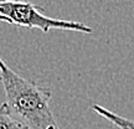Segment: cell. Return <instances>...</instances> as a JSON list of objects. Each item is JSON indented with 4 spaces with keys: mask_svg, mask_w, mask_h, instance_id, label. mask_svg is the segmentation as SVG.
<instances>
[{
    "mask_svg": "<svg viewBox=\"0 0 134 129\" xmlns=\"http://www.w3.org/2000/svg\"><path fill=\"white\" fill-rule=\"evenodd\" d=\"M0 21H5V23H8V20L5 19L4 16H1V15H0Z\"/></svg>",
    "mask_w": 134,
    "mask_h": 129,
    "instance_id": "cell-6",
    "label": "cell"
},
{
    "mask_svg": "<svg viewBox=\"0 0 134 129\" xmlns=\"http://www.w3.org/2000/svg\"><path fill=\"white\" fill-rule=\"evenodd\" d=\"M0 81L10 112L30 129H61L50 108L52 92L20 76L0 58Z\"/></svg>",
    "mask_w": 134,
    "mask_h": 129,
    "instance_id": "cell-1",
    "label": "cell"
},
{
    "mask_svg": "<svg viewBox=\"0 0 134 129\" xmlns=\"http://www.w3.org/2000/svg\"><path fill=\"white\" fill-rule=\"evenodd\" d=\"M8 1H29V0H0V4L1 3H8Z\"/></svg>",
    "mask_w": 134,
    "mask_h": 129,
    "instance_id": "cell-5",
    "label": "cell"
},
{
    "mask_svg": "<svg viewBox=\"0 0 134 129\" xmlns=\"http://www.w3.org/2000/svg\"><path fill=\"white\" fill-rule=\"evenodd\" d=\"M42 10V8L31 4L30 1H8L0 4V15L4 16L9 24L18 25L20 27L30 30L38 29L45 33L52 29L70 30L83 33L92 32V27L83 23L50 18L43 14Z\"/></svg>",
    "mask_w": 134,
    "mask_h": 129,
    "instance_id": "cell-2",
    "label": "cell"
},
{
    "mask_svg": "<svg viewBox=\"0 0 134 129\" xmlns=\"http://www.w3.org/2000/svg\"><path fill=\"white\" fill-rule=\"evenodd\" d=\"M0 129H30L27 125L19 120L11 112L6 103L0 104Z\"/></svg>",
    "mask_w": 134,
    "mask_h": 129,
    "instance_id": "cell-4",
    "label": "cell"
},
{
    "mask_svg": "<svg viewBox=\"0 0 134 129\" xmlns=\"http://www.w3.org/2000/svg\"><path fill=\"white\" fill-rule=\"evenodd\" d=\"M92 109H93V112H96L98 115H100L102 118H104L105 120H108L109 123H112L115 128L134 129V120L133 119L122 117V115L117 114V113L107 109V108H104V107H102V105H99V104H93L92 105Z\"/></svg>",
    "mask_w": 134,
    "mask_h": 129,
    "instance_id": "cell-3",
    "label": "cell"
}]
</instances>
